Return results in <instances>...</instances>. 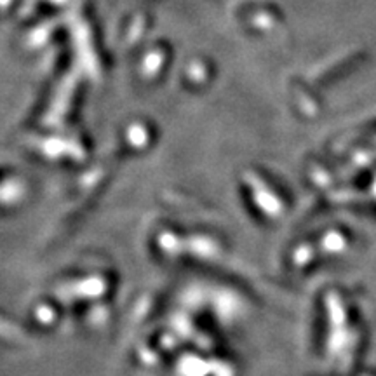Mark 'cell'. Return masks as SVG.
Segmentation results:
<instances>
[{
    "label": "cell",
    "mask_w": 376,
    "mask_h": 376,
    "mask_svg": "<svg viewBox=\"0 0 376 376\" xmlns=\"http://www.w3.org/2000/svg\"><path fill=\"white\" fill-rule=\"evenodd\" d=\"M329 313H331V343H329V351L333 354H349V357L354 352L355 346V331L351 328V322L346 324V312L345 305L340 300L338 294L329 296Z\"/></svg>",
    "instance_id": "cell-1"
}]
</instances>
